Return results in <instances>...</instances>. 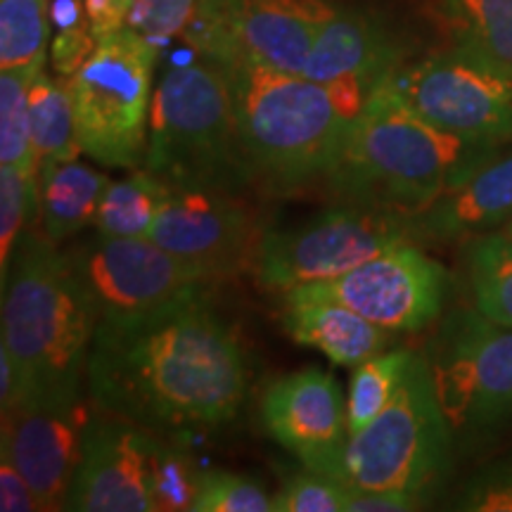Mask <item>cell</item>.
I'll list each match as a JSON object with an SVG mask.
<instances>
[{"mask_svg": "<svg viewBox=\"0 0 512 512\" xmlns=\"http://www.w3.org/2000/svg\"><path fill=\"white\" fill-rule=\"evenodd\" d=\"M195 8L197 0H131L126 29L136 31L138 36L159 48L171 38L183 36L195 15Z\"/></svg>", "mask_w": 512, "mask_h": 512, "instance_id": "cell-33", "label": "cell"}, {"mask_svg": "<svg viewBox=\"0 0 512 512\" xmlns=\"http://www.w3.org/2000/svg\"><path fill=\"white\" fill-rule=\"evenodd\" d=\"M98 320L133 318L209 297L219 275L150 238H95L67 249Z\"/></svg>", "mask_w": 512, "mask_h": 512, "instance_id": "cell-12", "label": "cell"}, {"mask_svg": "<svg viewBox=\"0 0 512 512\" xmlns=\"http://www.w3.org/2000/svg\"><path fill=\"white\" fill-rule=\"evenodd\" d=\"M337 5L330 0H197L183 41L209 60L302 74Z\"/></svg>", "mask_w": 512, "mask_h": 512, "instance_id": "cell-10", "label": "cell"}, {"mask_svg": "<svg viewBox=\"0 0 512 512\" xmlns=\"http://www.w3.org/2000/svg\"><path fill=\"white\" fill-rule=\"evenodd\" d=\"M413 358V351L396 349L382 351V354H375L361 366H356L347 399L349 434L366 430L370 422L394 401L408 370H411Z\"/></svg>", "mask_w": 512, "mask_h": 512, "instance_id": "cell-26", "label": "cell"}, {"mask_svg": "<svg viewBox=\"0 0 512 512\" xmlns=\"http://www.w3.org/2000/svg\"><path fill=\"white\" fill-rule=\"evenodd\" d=\"M451 427L434 392L425 356H415L399 394L366 430L318 467L349 489L408 491L425 496L446 467Z\"/></svg>", "mask_w": 512, "mask_h": 512, "instance_id": "cell-6", "label": "cell"}, {"mask_svg": "<svg viewBox=\"0 0 512 512\" xmlns=\"http://www.w3.org/2000/svg\"><path fill=\"white\" fill-rule=\"evenodd\" d=\"M29 396V382L27 375L22 373L15 356L10 354V349L0 342V408L10 411L19 401H24Z\"/></svg>", "mask_w": 512, "mask_h": 512, "instance_id": "cell-38", "label": "cell"}, {"mask_svg": "<svg viewBox=\"0 0 512 512\" xmlns=\"http://www.w3.org/2000/svg\"><path fill=\"white\" fill-rule=\"evenodd\" d=\"M157 46L136 31L102 38L69 79L81 152L112 169L145 162Z\"/></svg>", "mask_w": 512, "mask_h": 512, "instance_id": "cell-7", "label": "cell"}, {"mask_svg": "<svg viewBox=\"0 0 512 512\" xmlns=\"http://www.w3.org/2000/svg\"><path fill=\"white\" fill-rule=\"evenodd\" d=\"M50 36V0H0V72L46 67Z\"/></svg>", "mask_w": 512, "mask_h": 512, "instance_id": "cell-25", "label": "cell"}, {"mask_svg": "<svg viewBox=\"0 0 512 512\" xmlns=\"http://www.w3.org/2000/svg\"><path fill=\"white\" fill-rule=\"evenodd\" d=\"M202 470L183 446L164 444L155 434L150 458V491L155 512L192 510Z\"/></svg>", "mask_w": 512, "mask_h": 512, "instance_id": "cell-29", "label": "cell"}, {"mask_svg": "<svg viewBox=\"0 0 512 512\" xmlns=\"http://www.w3.org/2000/svg\"><path fill=\"white\" fill-rule=\"evenodd\" d=\"M46 67L3 69L0 72V166H17L38 174L31 145L29 88Z\"/></svg>", "mask_w": 512, "mask_h": 512, "instance_id": "cell-28", "label": "cell"}, {"mask_svg": "<svg viewBox=\"0 0 512 512\" xmlns=\"http://www.w3.org/2000/svg\"><path fill=\"white\" fill-rule=\"evenodd\" d=\"M152 444L155 432L98 408L83 430L64 510L155 512L150 491Z\"/></svg>", "mask_w": 512, "mask_h": 512, "instance_id": "cell-16", "label": "cell"}, {"mask_svg": "<svg viewBox=\"0 0 512 512\" xmlns=\"http://www.w3.org/2000/svg\"><path fill=\"white\" fill-rule=\"evenodd\" d=\"M223 69L233 88L254 185L271 195H290L325 181L351 124L375 93L356 79L318 83L259 64Z\"/></svg>", "mask_w": 512, "mask_h": 512, "instance_id": "cell-3", "label": "cell"}, {"mask_svg": "<svg viewBox=\"0 0 512 512\" xmlns=\"http://www.w3.org/2000/svg\"><path fill=\"white\" fill-rule=\"evenodd\" d=\"M467 273L475 309L503 328H512V235L501 228L472 238Z\"/></svg>", "mask_w": 512, "mask_h": 512, "instance_id": "cell-24", "label": "cell"}, {"mask_svg": "<svg viewBox=\"0 0 512 512\" xmlns=\"http://www.w3.org/2000/svg\"><path fill=\"white\" fill-rule=\"evenodd\" d=\"M351 489L337 479L306 470L273 496V512H349Z\"/></svg>", "mask_w": 512, "mask_h": 512, "instance_id": "cell-32", "label": "cell"}, {"mask_svg": "<svg viewBox=\"0 0 512 512\" xmlns=\"http://www.w3.org/2000/svg\"><path fill=\"white\" fill-rule=\"evenodd\" d=\"M261 420L306 470H318L349 437L342 389L335 377L316 368L275 380L261 399Z\"/></svg>", "mask_w": 512, "mask_h": 512, "instance_id": "cell-17", "label": "cell"}, {"mask_svg": "<svg viewBox=\"0 0 512 512\" xmlns=\"http://www.w3.org/2000/svg\"><path fill=\"white\" fill-rule=\"evenodd\" d=\"M501 147L430 124L382 83L351 124L325 183L339 202L411 219L501 155Z\"/></svg>", "mask_w": 512, "mask_h": 512, "instance_id": "cell-2", "label": "cell"}, {"mask_svg": "<svg viewBox=\"0 0 512 512\" xmlns=\"http://www.w3.org/2000/svg\"><path fill=\"white\" fill-rule=\"evenodd\" d=\"M3 283V339L29 394L81 384L98 311L81 275L46 233L24 230Z\"/></svg>", "mask_w": 512, "mask_h": 512, "instance_id": "cell-4", "label": "cell"}, {"mask_svg": "<svg viewBox=\"0 0 512 512\" xmlns=\"http://www.w3.org/2000/svg\"><path fill=\"white\" fill-rule=\"evenodd\" d=\"M112 181L79 159L38 166V219L55 245L95 223L102 195Z\"/></svg>", "mask_w": 512, "mask_h": 512, "instance_id": "cell-21", "label": "cell"}, {"mask_svg": "<svg viewBox=\"0 0 512 512\" xmlns=\"http://www.w3.org/2000/svg\"><path fill=\"white\" fill-rule=\"evenodd\" d=\"M453 510L467 512H512V456L486 465L465 482Z\"/></svg>", "mask_w": 512, "mask_h": 512, "instance_id": "cell-34", "label": "cell"}, {"mask_svg": "<svg viewBox=\"0 0 512 512\" xmlns=\"http://www.w3.org/2000/svg\"><path fill=\"white\" fill-rule=\"evenodd\" d=\"M128 3H131V0H83L93 36L98 38V41L117 34V31L126 27Z\"/></svg>", "mask_w": 512, "mask_h": 512, "instance_id": "cell-37", "label": "cell"}, {"mask_svg": "<svg viewBox=\"0 0 512 512\" xmlns=\"http://www.w3.org/2000/svg\"><path fill=\"white\" fill-rule=\"evenodd\" d=\"M456 43L512 69V0H441Z\"/></svg>", "mask_w": 512, "mask_h": 512, "instance_id": "cell-27", "label": "cell"}, {"mask_svg": "<svg viewBox=\"0 0 512 512\" xmlns=\"http://www.w3.org/2000/svg\"><path fill=\"white\" fill-rule=\"evenodd\" d=\"M38 214V174L17 166H0V280L10 271L12 256L27 228V219Z\"/></svg>", "mask_w": 512, "mask_h": 512, "instance_id": "cell-30", "label": "cell"}, {"mask_svg": "<svg viewBox=\"0 0 512 512\" xmlns=\"http://www.w3.org/2000/svg\"><path fill=\"white\" fill-rule=\"evenodd\" d=\"M434 392L453 434L489 432L512 422V328L475 311H456L439 330Z\"/></svg>", "mask_w": 512, "mask_h": 512, "instance_id": "cell-11", "label": "cell"}, {"mask_svg": "<svg viewBox=\"0 0 512 512\" xmlns=\"http://www.w3.org/2000/svg\"><path fill=\"white\" fill-rule=\"evenodd\" d=\"M264 233L254 211L235 192L171 185L150 240L223 278L254 268Z\"/></svg>", "mask_w": 512, "mask_h": 512, "instance_id": "cell-15", "label": "cell"}, {"mask_svg": "<svg viewBox=\"0 0 512 512\" xmlns=\"http://www.w3.org/2000/svg\"><path fill=\"white\" fill-rule=\"evenodd\" d=\"M169 188L171 185L147 169L112 181L102 195L95 228L100 235L110 238H150L157 211L169 195Z\"/></svg>", "mask_w": 512, "mask_h": 512, "instance_id": "cell-23", "label": "cell"}, {"mask_svg": "<svg viewBox=\"0 0 512 512\" xmlns=\"http://www.w3.org/2000/svg\"><path fill=\"white\" fill-rule=\"evenodd\" d=\"M249 368L238 335L209 297L133 318H102L86 384L100 411L147 432H204L226 425L247 399Z\"/></svg>", "mask_w": 512, "mask_h": 512, "instance_id": "cell-1", "label": "cell"}, {"mask_svg": "<svg viewBox=\"0 0 512 512\" xmlns=\"http://www.w3.org/2000/svg\"><path fill=\"white\" fill-rule=\"evenodd\" d=\"M503 230H505V233H510V235H512V221H510V223H508V226H505Z\"/></svg>", "mask_w": 512, "mask_h": 512, "instance_id": "cell-39", "label": "cell"}, {"mask_svg": "<svg viewBox=\"0 0 512 512\" xmlns=\"http://www.w3.org/2000/svg\"><path fill=\"white\" fill-rule=\"evenodd\" d=\"M512 221V152L484 164L458 188L408 219L413 240L453 242L501 230Z\"/></svg>", "mask_w": 512, "mask_h": 512, "instance_id": "cell-19", "label": "cell"}, {"mask_svg": "<svg viewBox=\"0 0 512 512\" xmlns=\"http://www.w3.org/2000/svg\"><path fill=\"white\" fill-rule=\"evenodd\" d=\"M192 512H273V498L252 477L204 470Z\"/></svg>", "mask_w": 512, "mask_h": 512, "instance_id": "cell-31", "label": "cell"}, {"mask_svg": "<svg viewBox=\"0 0 512 512\" xmlns=\"http://www.w3.org/2000/svg\"><path fill=\"white\" fill-rule=\"evenodd\" d=\"M0 510L3 512H36L43 510L36 491L27 477L17 470L8 456L0 453Z\"/></svg>", "mask_w": 512, "mask_h": 512, "instance_id": "cell-35", "label": "cell"}, {"mask_svg": "<svg viewBox=\"0 0 512 512\" xmlns=\"http://www.w3.org/2000/svg\"><path fill=\"white\" fill-rule=\"evenodd\" d=\"M401 43L373 12L337 8L320 31L304 64V76L318 83L356 79L380 88L401 67Z\"/></svg>", "mask_w": 512, "mask_h": 512, "instance_id": "cell-18", "label": "cell"}, {"mask_svg": "<svg viewBox=\"0 0 512 512\" xmlns=\"http://www.w3.org/2000/svg\"><path fill=\"white\" fill-rule=\"evenodd\" d=\"M413 242L408 219L389 211L339 202L292 228L266 230L254 275L266 290L335 280L384 249Z\"/></svg>", "mask_w": 512, "mask_h": 512, "instance_id": "cell-8", "label": "cell"}, {"mask_svg": "<svg viewBox=\"0 0 512 512\" xmlns=\"http://www.w3.org/2000/svg\"><path fill=\"white\" fill-rule=\"evenodd\" d=\"M389 88L430 124L482 143H512V69L456 43L389 76Z\"/></svg>", "mask_w": 512, "mask_h": 512, "instance_id": "cell-9", "label": "cell"}, {"mask_svg": "<svg viewBox=\"0 0 512 512\" xmlns=\"http://www.w3.org/2000/svg\"><path fill=\"white\" fill-rule=\"evenodd\" d=\"M91 413L81 384L41 389L3 413L0 453L27 477L43 510H64Z\"/></svg>", "mask_w": 512, "mask_h": 512, "instance_id": "cell-14", "label": "cell"}, {"mask_svg": "<svg viewBox=\"0 0 512 512\" xmlns=\"http://www.w3.org/2000/svg\"><path fill=\"white\" fill-rule=\"evenodd\" d=\"M448 275L413 242L384 249L335 280L283 292L285 297L328 299L349 306L392 332H418L444 309Z\"/></svg>", "mask_w": 512, "mask_h": 512, "instance_id": "cell-13", "label": "cell"}, {"mask_svg": "<svg viewBox=\"0 0 512 512\" xmlns=\"http://www.w3.org/2000/svg\"><path fill=\"white\" fill-rule=\"evenodd\" d=\"M422 503H425V496L408 494V491L351 489L349 512H406L422 508Z\"/></svg>", "mask_w": 512, "mask_h": 512, "instance_id": "cell-36", "label": "cell"}, {"mask_svg": "<svg viewBox=\"0 0 512 512\" xmlns=\"http://www.w3.org/2000/svg\"><path fill=\"white\" fill-rule=\"evenodd\" d=\"M280 320L294 342L316 349L332 363L347 368H356L375 354H382L394 335L349 306L328 299H299L283 294Z\"/></svg>", "mask_w": 512, "mask_h": 512, "instance_id": "cell-20", "label": "cell"}, {"mask_svg": "<svg viewBox=\"0 0 512 512\" xmlns=\"http://www.w3.org/2000/svg\"><path fill=\"white\" fill-rule=\"evenodd\" d=\"M145 169L174 188L238 192L254 185L242 150L228 72L197 53L159 76L147 124Z\"/></svg>", "mask_w": 512, "mask_h": 512, "instance_id": "cell-5", "label": "cell"}, {"mask_svg": "<svg viewBox=\"0 0 512 512\" xmlns=\"http://www.w3.org/2000/svg\"><path fill=\"white\" fill-rule=\"evenodd\" d=\"M29 119L31 145H34L38 166L55 162V159H76L81 155L79 138H76L72 88L67 79L48 76L46 69L36 76L29 88Z\"/></svg>", "mask_w": 512, "mask_h": 512, "instance_id": "cell-22", "label": "cell"}]
</instances>
